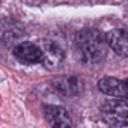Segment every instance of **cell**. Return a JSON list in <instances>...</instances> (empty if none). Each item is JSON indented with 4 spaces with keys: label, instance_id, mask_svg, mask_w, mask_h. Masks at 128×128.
Listing matches in <instances>:
<instances>
[{
    "label": "cell",
    "instance_id": "5b68a950",
    "mask_svg": "<svg viewBox=\"0 0 128 128\" xmlns=\"http://www.w3.org/2000/svg\"><path fill=\"white\" fill-rule=\"evenodd\" d=\"M99 89L110 96L119 99H128V81L113 77H103L98 83Z\"/></svg>",
    "mask_w": 128,
    "mask_h": 128
},
{
    "label": "cell",
    "instance_id": "7a4b0ae2",
    "mask_svg": "<svg viewBox=\"0 0 128 128\" xmlns=\"http://www.w3.org/2000/svg\"><path fill=\"white\" fill-rule=\"evenodd\" d=\"M101 116L104 122L115 128L128 126V102L125 100H108L101 109Z\"/></svg>",
    "mask_w": 128,
    "mask_h": 128
},
{
    "label": "cell",
    "instance_id": "6da1fadb",
    "mask_svg": "<svg viewBox=\"0 0 128 128\" xmlns=\"http://www.w3.org/2000/svg\"><path fill=\"white\" fill-rule=\"evenodd\" d=\"M76 44L84 59L89 62L102 61L108 52L106 37L93 28L82 29L76 36Z\"/></svg>",
    "mask_w": 128,
    "mask_h": 128
},
{
    "label": "cell",
    "instance_id": "ba28073f",
    "mask_svg": "<svg viewBox=\"0 0 128 128\" xmlns=\"http://www.w3.org/2000/svg\"><path fill=\"white\" fill-rule=\"evenodd\" d=\"M18 28L14 26V23L7 20L0 21V40L2 42H10L16 39L18 36Z\"/></svg>",
    "mask_w": 128,
    "mask_h": 128
},
{
    "label": "cell",
    "instance_id": "8992f818",
    "mask_svg": "<svg viewBox=\"0 0 128 128\" xmlns=\"http://www.w3.org/2000/svg\"><path fill=\"white\" fill-rule=\"evenodd\" d=\"M108 46L118 55L128 57V33L121 29H113L105 35Z\"/></svg>",
    "mask_w": 128,
    "mask_h": 128
},
{
    "label": "cell",
    "instance_id": "277c9868",
    "mask_svg": "<svg viewBox=\"0 0 128 128\" xmlns=\"http://www.w3.org/2000/svg\"><path fill=\"white\" fill-rule=\"evenodd\" d=\"M44 117L51 128H71L72 120L66 109L56 105H46L43 109Z\"/></svg>",
    "mask_w": 128,
    "mask_h": 128
},
{
    "label": "cell",
    "instance_id": "52a82bcc",
    "mask_svg": "<svg viewBox=\"0 0 128 128\" xmlns=\"http://www.w3.org/2000/svg\"><path fill=\"white\" fill-rule=\"evenodd\" d=\"M53 87L63 95L74 96L79 94L83 89L80 78L76 76H61L52 81Z\"/></svg>",
    "mask_w": 128,
    "mask_h": 128
},
{
    "label": "cell",
    "instance_id": "9c48e42d",
    "mask_svg": "<svg viewBox=\"0 0 128 128\" xmlns=\"http://www.w3.org/2000/svg\"><path fill=\"white\" fill-rule=\"evenodd\" d=\"M43 52L45 57L43 63H45L47 66H55L59 62H61L63 58L62 51L56 46H52V45L46 46V49L45 51L43 50Z\"/></svg>",
    "mask_w": 128,
    "mask_h": 128
},
{
    "label": "cell",
    "instance_id": "30bf717a",
    "mask_svg": "<svg viewBox=\"0 0 128 128\" xmlns=\"http://www.w3.org/2000/svg\"><path fill=\"white\" fill-rule=\"evenodd\" d=\"M127 81H128V80H127Z\"/></svg>",
    "mask_w": 128,
    "mask_h": 128
},
{
    "label": "cell",
    "instance_id": "3957f363",
    "mask_svg": "<svg viewBox=\"0 0 128 128\" xmlns=\"http://www.w3.org/2000/svg\"><path fill=\"white\" fill-rule=\"evenodd\" d=\"M13 55L24 64L43 63L45 58L43 50L32 42H22L18 44L13 50Z\"/></svg>",
    "mask_w": 128,
    "mask_h": 128
}]
</instances>
